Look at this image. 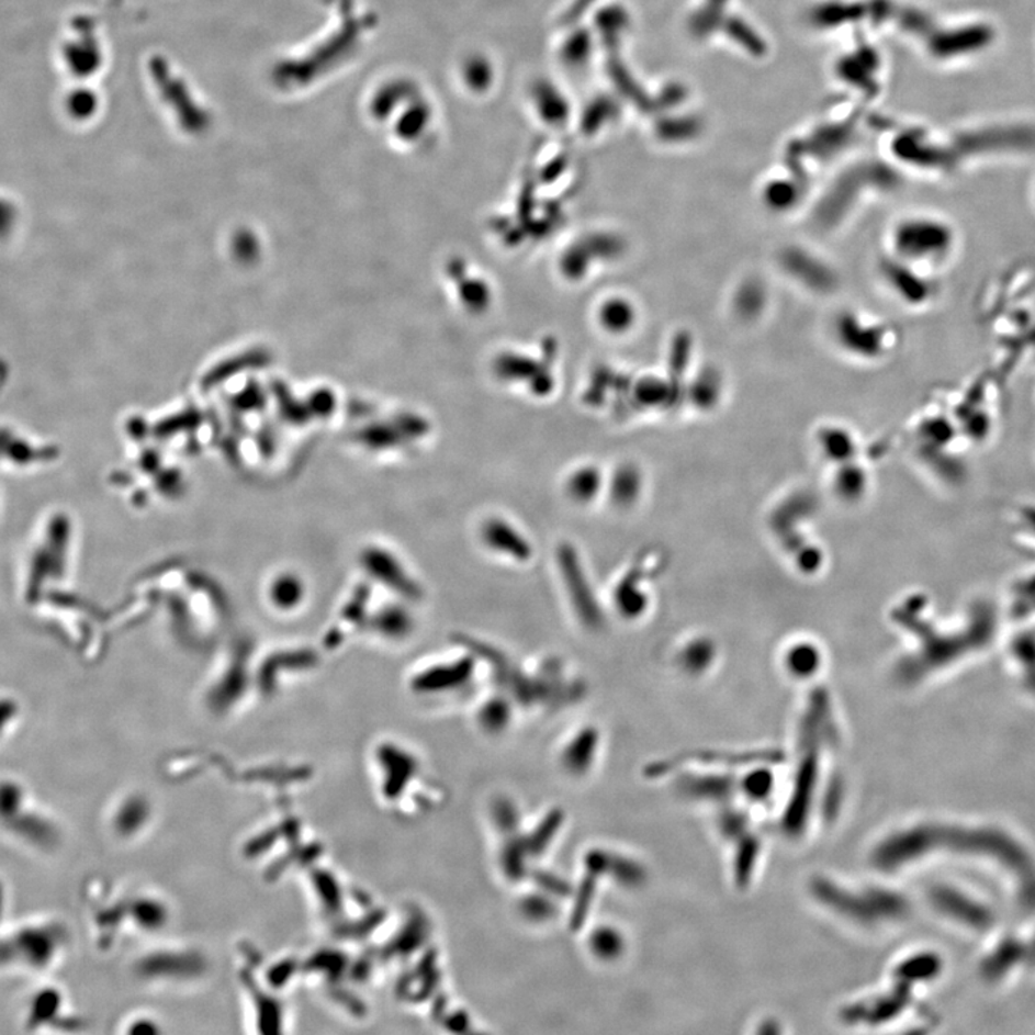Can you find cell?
Returning a JSON list of instances; mask_svg holds the SVG:
<instances>
[{
  "label": "cell",
  "instance_id": "cell-1",
  "mask_svg": "<svg viewBox=\"0 0 1035 1035\" xmlns=\"http://www.w3.org/2000/svg\"><path fill=\"white\" fill-rule=\"evenodd\" d=\"M890 239L895 257L909 265L941 261L954 246L950 227L927 216L900 221L893 227Z\"/></svg>",
  "mask_w": 1035,
  "mask_h": 1035
},
{
  "label": "cell",
  "instance_id": "cell-2",
  "mask_svg": "<svg viewBox=\"0 0 1035 1035\" xmlns=\"http://www.w3.org/2000/svg\"><path fill=\"white\" fill-rule=\"evenodd\" d=\"M556 552H559L556 561H559L561 580L567 589L571 606L577 612L580 623L592 630L600 629L605 623L603 621L605 615L577 551L571 545L563 544Z\"/></svg>",
  "mask_w": 1035,
  "mask_h": 1035
},
{
  "label": "cell",
  "instance_id": "cell-3",
  "mask_svg": "<svg viewBox=\"0 0 1035 1035\" xmlns=\"http://www.w3.org/2000/svg\"><path fill=\"white\" fill-rule=\"evenodd\" d=\"M480 540L487 551L499 559L521 564L532 560L531 540L517 524L503 515H491L481 522Z\"/></svg>",
  "mask_w": 1035,
  "mask_h": 1035
},
{
  "label": "cell",
  "instance_id": "cell-4",
  "mask_svg": "<svg viewBox=\"0 0 1035 1035\" xmlns=\"http://www.w3.org/2000/svg\"><path fill=\"white\" fill-rule=\"evenodd\" d=\"M835 336L840 345L853 355L875 359L884 350L885 334L877 325L860 322L857 315L846 314L835 322Z\"/></svg>",
  "mask_w": 1035,
  "mask_h": 1035
},
{
  "label": "cell",
  "instance_id": "cell-5",
  "mask_svg": "<svg viewBox=\"0 0 1035 1035\" xmlns=\"http://www.w3.org/2000/svg\"><path fill=\"white\" fill-rule=\"evenodd\" d=\"M473 661L472 657H458L453 661H445L429 665L416 676V684L426 694H438V691H448L465 685L472 679Z\"/></svg>",
  "mask_w": 1035,
  "mask_h": 1035
},
{
  "label": "cell",
  "instance_id": "cell-6",
  "mask_svg": "<svg viewBox=\"0 0 1035 1035\" xmlns=\"http://www.w3.org/2000/svg\"><path fill=\"white\" fill-rule=\"evenodd\" d=\"M934 900L937 908L975 927L987 926L991 922L990 913L965 896L949 889L936 890Z\"/></svg>",
  "mask_w": 1035,
  "mask_h": 1035
},
{
  "label": "cell",
  "instance_id": "cell-7",
  "mask_svg": "<svg viewBox=\"0 0 1035 1035\" xmlns=\"http://www.w3.org/2000/svg\"><path fill=\"white\" fill-rule=\"evenodd\" d=\"M603 490V477L593 468H583L575 471L567 480L565 492L573 503L588 505L597 499Z\"/></svg>",
  "mask_w": 1035,
  "mask_h": 1035
},
{
  "label": "cell",
  "instance_id": "cell-8",
  "mask_svg": "<svg viewBox=\"0 0 1035 1035\" xmlns=\"http://www.w3.org/2000/svg\"><path fill=\"white\" fill-rule=\"evenodd\" d=\"M695 390H698L695 396L696 405L702 406V408L717 405L722 394L721 375L715 370L702 371V375L696 380Z\"/></svg>",
  "mask_w": 1035,
  "mask_h": 1035
},
{
  "label": "cell",
  "instance_id": "cell-9",
  "mask_svg": "<svg viewBox=\"0 0 1035 1035\" xmlns=\"http://www.w3.org/2000/svg\"><path fill=\"white\" fill-rule=\"evenodd\" d=\"M609 498L616 507H629L638 496L634 475H631L630 471H619L612 480L611 486L609 485Z\"/></svg>",
  "mask_w": 1035,
  "mask_h": 1035
},
{
  "label": "cell",
  "instance_id": "cell-10",
  "mask_svg": "<svg viewBox=\"0 0 1035 1035\" xmlns=\"http://www.w3.org/2000/svg\"><path fill=\"white\" fill-rule=\"evenodd\" d=\"M1021 954H1023V948L1019 942L1010 941L1004 942L987 960L986 971L991 977H997V975L1004 974L1009 969V965L1015 964L1020 959Z\"/></svg>",
  "mask_w": 1035,
  "mask_h": 1035
}]
</instances>
